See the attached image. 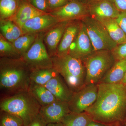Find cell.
I'll return each instance as SVG.
<instances>
[{"mask_svg":"<svg viewBox=\"0 0 126 126\" xmlns=\"http://www.w3.org/2000/svg\"><path fill=\"white\" fill-rule=\"evenodd\" d=\"M81 20L85 25L94 52L101 50L111 51L117 46L99 21L90 15L85 16Z\"/></svg>","mask_w":126,"mask_h":126,"instance_id":"obj_6","label":"cell"},{"mask_svg":"<svg viewBox=\"0 0 126 126\" xmlns=\"http://www.w3.org/2000/svg\"><path fill=\"white\" fill-rule=\"evenodd\" d=\"M89 15L96 19H116L120 12L113 2L107 0L89 2Z\"/></svg>","mask_w":126,"mask_h":126,"instance_id":"obj_14","label":"cell"},{"mask_svg":"<svg viewBox=\"0 0 126 126\" xmlns=\"http://www.w3.org/2000/svg\"><path fill=\"white\" fill-rule=\"evenodd\" d=\"M71 0H48L51 11L65 5Z\"/></svg>","mask_w":126,"mask_h":126,"instance_id":"obj_30","label":"cell"},{"mask_svg":"<svg viewBox=\"0 0 126 126\" xmlns=\"http://www.w3.org/2000/svg\"><path fill=\"white\" fill-rule=\"evenodd\" d=\"M107 0L113 2V0H88V2H93V1H100Z\"/></svg>","mask_w":126,"mask_h":126,"instance_id":"obj_37","label":"cell"},{"mask_svg":"<svg viewBox=\"0 0 126 126\" xmlns=\"http://www.w3.org/2000/svg\"><path fill=\"white\" fill-rule=\"evenodd\" d=\"M53 66L73 92L85 86L86 70L82 61L69 54L52 57Z\"/></svg>","mask_w":126,"mask_h":126,"instance_id":"obj_4","label":"cell"},{"mask_svg":"<svg viewBox=\"0 0 126 126\" xmlns=\"http://www.w3.org/2000/svg\"><path fill=\"white\" fill-rule=\"evenodd\" d=\"M47 124L39 113L28 126H47Z\"/></svg>","mask_w":126,"mask_h":126,"instance_id":"obj_33","label":"cell"},{"mask_svg":"<svg viewBox=\"0 0 126 126\" xmlns=\"http://www.w3.org/2000/svg\"><path fill=\"white\" fill-rule=\"evenodd\" d=\"M0 34L12 43L24 34L21 28L10 19H0Z\"/></svg>","mask_w":126,"mask_h":126,"instance_id":"obj_21","label":"cell"},{"mask_svg":"<svg viewBox=\"0 0 126 126\" xmlns=\"http://www.w3.org/2000/svg\"><path fill=\"white\" fill-rule=\"evenodd\" d=\"M0 126H24V122L18 116L10 113L1 111Z\"/></svg>","mask_w":126,"mask_h":126,"instance_id":"obj_27","label":"cell"},{"mask_svg":"<svg viewBox=\"0 0 126 126\" xmlns=\"http://www.w3.org/2000/svg\"><path fill=\"white\" fill-rule=\"evenodd\" d=\"M70 21H60L44 32V43L50 57L56 55L58 47Z\"/></svg>","mask_w":126,"mask_h":126,"instance_id":"obj_12","label":"cell"},{"mask_svg":"<svg viewBox=\"0 0 126 126\" xmlns=\"http://www.w3.org/2000/svg\"><path fill=\"white\" fill-rule=\"evenodd\" d=\"M58 18L49 14L41 15L31 19L23 25V33L44 32L59 22Z\"/></svg>","mask_w":126,"mask_h":126,"instance_id":"obj_13","label":"cell"},{"mask_svg":"<svg viewBox=\"0 0 126 126\" xmlns=\"http://www.w3.org/2000/svg\"><path fill=\"white\" fill-rule=\"evenodd\" d=\"M31 72L29 67L22 58H0L1 93L6 97L28 91L31 83Z\"/></svg>","mask_w":126,"mask_h":126,"instance_id":"obj_2","label":"cell"},{"mask_svg":"<svg viewBox=\"0 0 126 126\" xmlns=\"http://www.w3.org/2000/svg\"><path fill=\"white\" fill-rule=\"evenodd\" d=\"M44 32L38 33L33 45L22 57L31 70L53 68L52 57L44 43Z\"/></svg>","mask_w":126,"mask_h":126,"instance_id":"obj_7","label":"cell"},{"mask_svg":"<svg viewBox=\"0 0 126 126\" xmlns=\"http://www.w3.org/2000/svg\"><path fill=\"white\" fill-rule=\"evenodd\" d=\"M92 121V118L86 112H71L65 116L61 123L63 126H87Z\"/></svg>","mask_w":126,"mask_h":126,"instance_id":"obj_24","label":"cell"},{"mask_svg":"<svg viewBox=\"0 0 126 126\" xmlns=\"http://www.w3.org/2000/svg\"><path fill=\"white\" fill-rule=\"evenodd\" d=\"M30 4L39 10L47 14L51 11L48 0H28Z\"/></svg>","mask_w":126,"mask_h":126,"instance_id":"obj_28","label":"cell"},{"mask_svg":"<svg viewBox=\"0 0 126 126\" xmlns=\"http://www.w3.org/2000/svg\"><path fill=\"white\" fill-rule=\"evenodd\" d=\"M97 20L104 26L111 38L117 45L126 43V34L116 19L107 18Z\"/></svg>","mask_w":126,"mask_h":126,"instance_id":"obj_20","label":"cell"},{"mask_svg":"<svg viewBox=\"0 0 126 126\" xmlns=\"http://www.w3.org/2000/svg\"><path fill=\"white\" fill-rule=\"evenodd\" d=\"M97 84L85 85L80 90L73 93L68 102L72 112H84L96 100L98 95Z\"/></svg>","mask_w":126,"mask_h":126,"instance_id":"obj_8","label":"cell"},{"mask_svg":"<svg viewBox=\"0 0 126 126\" xmlns=\"http://www.w3.org/2000/svg\"><path fill=\"white\" fill-rule=\"evenodd\" d=\"M96 100L85 112L94 121L108 126L124 121L126 115V85L97 84Z\"/></svg>","mask_w":126,"mask_h":126,"instance_id":"obj_1","label":"cell"},{"mask_svg":"<svg viewBox=\"0 0 126 126\" xmlns=\"http://www.w3.org/2000/svg\"><path fill=\"white\" fill-rule=\"evenodd\" d=\"M116 61L126 58V43L117 46L111 51Z\"/></svg>","mask_w":126,"mask_h":126,"instance_id":"obj_29","label":"cell"},{"mask_svg":"<svg viewBox=\"0 0 126 126\" xmlns=\"http://www.w3.org/2000/svg\"><path fill=\"white\" fill-rule=\"evenodd\" d=\"M115 61L110 50L94 52L83 61L86 70L85 85L99 83Z\"/></svg>","mask_w":126,"mask_h":126,"instance_id":"obj_5","label":"cell"},{"mask_svg":"<svg viewBox=\"0 0 126 126\" xmlns=\"http://www.w3.org/2000/svg\"><path fill=\"white\" fill-rule=\"evenodd\" d=\"M38 33H26L23 34L13 43L16 51L22 57L29 50L33 44Z\"/></svg>","mask_w":126,"mask_h":126,"instance_id":"obj_23","label":"cell"},{"mask_svg":"<svg viewBox=\"0 0 126 126\" xmlns=\"http://www.w3.org/2000/svg\"><path fill=\"white\" fill-rule=\"evenodd\" d=\"M87 126H108L105 124L93 121L90 122Z\"/></svg>","mask_w":126,"mask_h":126,"instance_id":"obj_34","label":"cell"},{"mask_svg":"<svg viewBox=\"0 0 126 126\" xmlns=\"http://www.w3.org/2000/svg\"><path fill=\"white\" fill-rule=\"evenodd\" d=\"M71 112L68 102L57 101L41 107L39 114L48 124L62 122L65 116Z\"/></svg>","mask_w":126,"mask_h":126,"instance_id":"obj_11","label":"cell"},{"mask_svg":"<svg viewBox=\"0 0 126 126\" xmlns=\"http://www.w3.org/2000/svg\"></svg>","mask_w":126,"mask_h":126,"instance_id":"obj_39","label":"cell"},{"mask_svg":"<svg viewBox=\"0 0 126 126\" xmlns=\"http://www.w3.org/2000/svg\"><path fill=\"white\" fill-rule=\"evenodd\" d=\"M45 14L47 13L41 11L32 5L28 0H19L16 12L10 19L21 28L25 23L31 19Z\"/></svg>","mask_w":126,"mask_h":126,"instance_id":"obj_16","label":"cell"},{"mask_svg":"<svg viewBox=\"0 0 126 126\" xmlns=\"http://www.w3.org/2000/svg\"><path fill=\"white\" fill-rule=\"evenodd\" d=\"M121 83L123 84L124 85H126V73L124 78L122 80Z\"/></svg>","mask_w":126,"mask_h":126,"instance_id":"obj_36","label":"cell"},{"mask_svg":"<svg viewBox=\"0 0 126 126\" xmlns=\"http://www.w3.org/2000/svg\"><path fill=\"white\" fill-rule=\"evenodd\" d=\"M41 106L28 91L4 98L0 103L1 111L10 113L22 119L28 126L39 113Z\"/></svg>","mask_w":126,"mask_h":126,"instance_id":"obj_3","label":"cell"},{"mask_svg":"<svg viewBox=\"0 0 126 126\" xmlns=\"http://www.w3.org/2000/svg\"><path fill=\"white\" fill-rule=\"evenodd\" d=\"M81 20L72 21L69 23L57 49L56 55L62 56L68 54L70 46L78 33Z\"/></svg>","mask_w":126,"mask_h":126,"instance_id":"obj_15","label":"cell"},{"mask_svg":"<svg viewBox=\"0 0 126 126\" xmlns=\"http://www.w3.org/2000/svg\"><path fill=\"white\" fill-rule=\"evenodd\" d=\"M28 91L38 102L41 107L47 106L58 101L44 86L31 82Z\"/></svg>","mask_w":126,"mask_h":126,"instance_id":"obj_18","label":"cell"},{"mask_svg":"<svg viewBox=\"0 0 126 126\" xmlns=\"http://www.w3.org/2000/svg\"><path fill=\"white\" fill-rule=\"evenodd\" d=\"M59 75L54 68L38 69L31 70L30 78L32 82L44 86L50 79Z\"/></svg>","mask_w":126,"mask_h":126,"instance_id":"obj_22","label":"cell"},{"mask_svg":"<svg viewBox=\"0 0 126 126\" xmlns=\"http://www.w3.org/2000/svg\"><path fill=\"white\" fill-rule=\"evenodd\" d=\"M113 3L119 12H126V0H113Z\"/></svg>","mask_w":126,"mask_h":126,"instance_id":"obj_32","label":"cell"},{"mask_svg":"<svg viewBox=\"0 0 126 126\" xmlns=\"http://www.w3.org/2000/svg\"><path fill=\"white\" fill-rule=\"evenodd\" d=\"M47 126H63L62 123H50L47 124Z\"/></svg>","mask_w":126,"mask_h":126,"instance_id":"obj_35","label":"cell"},{"mask_svg":"<svg viewBox=\"0 0 126 126\" xmlns=\"http://www.w3.org/2000/svg\"><path fill=\"white\" fill-rule=\"evenodd\" d=\"M0 58H22L16 51L12 43L5 39L0 34Z\"/></svg>","mask_w":126,"mask_h":126,"instance_id":"obj_26","label":"cell"},{"mask_svg":"<svg viewBox=\"0 0 126 126\" xmlns=\"http://www.w3.org/2000/svg\"><path fill=\"white\" fill-rule=\"evenodd\" d=\"M116 20L126 34V12H120Z\"/></svg>","mask_w":126,"mask_h":126,"instance_id":"obj_31","label":"cell"},{"mask_svg":"<svg viewBox=\"0 0 126 126\" xmlns=\"http://www.w3.org/2000/svg\"><path fill=\"white\" fill-rule=\"evenodd\" d=\"M19 0H0V19H10L15 14Z\"/></svg>","mask_w":126,"mask_h":126,"instance_id":"obj_25","label":"cell"},{"mask_svg":"<svg viewBox=\"0 0 126 126\" xmlns=\"http://www.w3.org/2000/svg\"><path fill=\"white\" fill-rule=\"evenodd\" d=\"M76 0L78 1H79L80 2H83L84 3H86V1H88V0ZM87 4V3H86Z\"/></svg>","mask_w":126,"mask_h":126,"instance_id":"obj_38","label":"cell"},{"mask_svg":"<svg viewBox=\"0 0 126 126\" xmlns=\"http://www.w3.org/2000/svg\"><path fill=\"white\" fill-rule=\"evenodd\" d=\"M81 21L80 30L70 46L69 54L83 62L94 51L85 25Z\"/></svg>","mask_w":126,"mask_h":126,"instance_id":"obj_10","label":"cell"},{"mask_svg":"<svg viewBox=\"0 0 126 126\" xmlns=\"http://www.w3.org/2000/svg\"></svg>","mask_w":126,"mask_h":126,"instance_id":"obj_40","label":"cell"},{"mask_svg":"<svg viewBox=\"0 0 126 126\" xmlns=\"http://www.w3.org/2000/svg\"><path fill=\"white\" fill-rule=\"evenodd\" d=\"M60 21L81 20L90 15L88 4L72 0L65 5L53 10L49 13Z\"/></svg>","mask_w":126,"mask_h":126,"instance_id":"obj_9","label":"cell"},{"mask_svg":"<svg viewBox=\"0 0 126 126\" xmlns=\"http://www.w3.org/2000/svg\"><path fill=\"white\" fill-rule=\"evenodd\" d=\"M126 73V58L115 63L99 83H121Z\"/></svg>","mask_w":126,"mask_h":126,"instance_id":"obj_19","label":"cell"},{"mask_svg":"<svg viewBox=\"0 0 126 126\" xmlns=\"http://www.w3.org/2000/svg\"></svg>","mask_w":126,"mask_h":126,"instance_id":"obj_41","label":"cell"},{"mask_svg":"<svg viewBox=\"0 0 126 126\" xmlns=\"http://www.w3.org/2000/svg\"><path fill=\"white\" fill-rule=\"evenodd\" d=\"M44 86L61 101L68 102L73 93L64 82L60 75L52 78Z\"/></svg>","mask_w":126,"mask_h":126,"instance_id":"obj_17","label":"cell"}]
</instances>
